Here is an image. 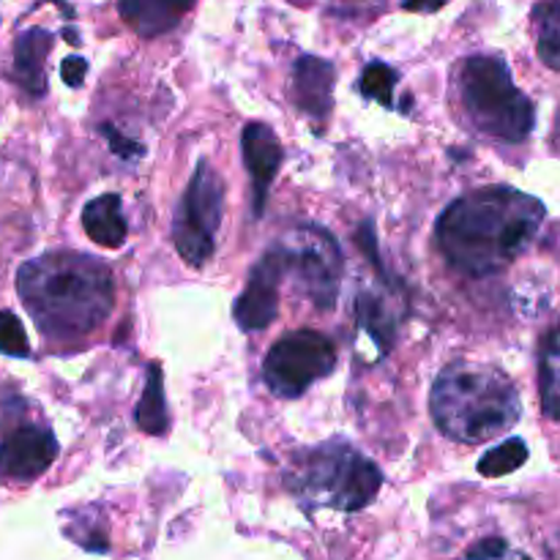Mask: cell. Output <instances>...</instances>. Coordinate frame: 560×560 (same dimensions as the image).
<instances>
[{
  "label": "cell",
  "mask_w": 560,
  "mask_h": 560,
  "mask_svg": "<svg viewBox=\"0 0 560 560\" xmlns=\"http://www.w3.org/2000/svg\"><path fill=\"white\" fill-rule=\"evenodd\" d=\"M539 394L541 410L560 421V326L552 328L541 342L539 353Z\"/></svg>",
  "instance_id": "obj_17"
},
{
  "label": "cell",
  "mask_w": 560,
  "mask_h": 560,
  "mask_svg": "<svg viewBox=\"0 0 560 560\" xmlns=\"http://www.w3.org/2000/svg\"><path fill=\"white\" fill-rule=\"evenodd\" d=\"M284 273H288V260H284L282 246L277 244L257 260L244 293L235 301L233 315L244 331H262V328H268L277 320L279 284H282Z\"/></svg>",
  "instance_id": "obj_9"
},
{
  "label": "cell",
  "mask_w": 560,
  "mask_h": 560,
  "mask_svg": "<svg viewBox=\"0 0 560 560\" xmlns=\"http://www.w3.org/2000/svg\"><path fill=\"white\" fill-rule=\"evenodd\" d=\"M432 419L459 443H485L520 421L523 405L506 372L485 364H452L432 386Z\"/></svg>",
  "instance_id": "obj_3"
},
{
  "label": "cell",
  "mask_w": 560,
  "mask_h": 560,
  "mask_svg": "<svg viewBox=\"0 0 560 560\" xmlns=\"http://www.w3.org/2000/svg\"><path fill=\"white\" fill-rule=\"evenodd\" d=\"M224 213V180L211 164L197 162L173 222V241L186 266H206L217 249Z\"/></svg>",
  "instance_id": "obj_6"
},
{
  "label": "cell",
  "mask_w": 560,
  "mask_h": 560,
  "mask_svg": "<svg viewBox=\"0 0 560 560\" xmlns=\"http://www.w3.org/2000/svg\"><path fill=\"white\" fill-rule=\"evenodd\" d=\"M399 82V71L392 69L383 60H372L364 71H361L359 88L366 98H375L377 104L392 109L394 107V88Z\"/></svg>",
  "instance_id": "obj_21"
},
{
  "label": "cell",
  "mask_w": 560,
  "mask_h": 560,
  "mask_svg": "<svg viewBox=\"0 0 560 560\" xmlns=\"http://www.w3.org/2000/svg\"><path fill=\"white\" fill-rule=\"evenodd\" d=\"M545 206L512 186H485L459 197L438 219V249L465 277H492L512 266L545 224Z\"/></svg>",
  "instance_id": "obj_1"
},
{
  "label": "cell",
  "mask_w": 560,
  "mask_h": 560,
  "mask_svg": "<svg viewBox=\"0 0 560 560\" xmlns=\"http://www.w3.org/2000/svg\"><path fill=\"white\" fill-rule=\"evenodd\" d=\"M337 366V348L320 331H293L266 355L262 377L277 397L295 399Z\"/></svg>",
  "instance_id": "obj_8"
},
{
  "label": "cell",
  "mask_w": 560,
  "mask_h": 560,
  "mask_svg": "<svg viewBox=\"0 0 560 560\" xmlns=\"http://www.w3.org/2000/svg\"><path fill=\"white\" fill-rule=\"evenodd\" d=\"M195 3L197 0H118V11L131 31L153 38L178 27Z\"/></svg>",
  "instance_id": "obj_13"
},
{
  "label": "cell",
  "mask_w": 560,
  "mask_h": 560,
  "mask_svg": "<svg viewBox=\"0 0 560 560\" xmlns=\"http://www.w3.org/2000/svg\"><path fill=\"white\" fill-rule=\"evenodd\" d=\"M82 228L91 235L93 244L104 249H120L129 235V224L124 219V206L118 195H102L82 208Z\"/></svg>",
  "instance_id": "obj_15"
},
{
  "label": "cell",
  "mask_w": 560,
  "mask_h": 560,
  "mask_svg": "<svg viewBox=\"0 0 560 560\" xmlns=\"http://www.w3.org/2000/svg\"><path fill=\"white\" fill-rule=\"evenodd\" d=\"M525 459H528V446L520 438H509L506 443H501V446H495L481 457L479 474L487 476V479H501V476L523 468Z\"/></svg>",
  "instance_id": "obj_20"
},
{
  "label": "cell",
  "mask_w": 560,
  "mask_h": 560,
  "mask_svg": "<svg viewBox=\"0 0 560 560\" xmlns=\"http://www.w3.org/2000/svg\"><path fill=\"white\" fill-rule=\"evenodd\" d=\"M359 326L361 331L370 334L372 342L377 345L381 353H388L394 345V331H397V320H394L392 310L386 301L375 293L359 295Z\"/></svg>",
  "instance_id": "obj_18"
},
{
  "label": "cell",
  "mask_w": 560,
  "mask_h": 560,
  "mask_svg": "<svg viewBox=\"0 0 560 560\" xmlns=\"http://www.w3.org/2000/svg\"><path fill=\"white\" fill-rule=\"evenodd\" d=\"M0 353L14 355V359H25L31 353L25 328L11 312H0Z\"/></svg>",
  "instance_id": "obj_22"
},
{
  "label": "cell",
  "mask_w": 560,
  "mask_h": 560,
  "mask_svg": "<svg viewBox=\"0 0 560 560\" xmlns=\"http://www.w3.org/2000/svg\"><path fill=\"white\" fill-rule=\"evenodd\" d=\"M452 3V0H405V11H416V14H432V11H441L443 5Z\"/></svg>",
  "instance_id": "obj_26"
},
{
  "label": "cell",
  "mask_w": 560,
  "mask_h": 560,
  "mask_svg": "<svg viewBox=\"0 0 560 560\" xmlns=\"http://www.w3.org/2000/svg\"><path fill=\"white\" fill-rule=\"evenodd\" d=\"M60 446L47 427L25 424L0 443V479L33 481L47 474Z\"/></svg>",
  "instance_id": "obj_10"
},
{
  "label": "cell",
  "mask_w": 560,
  "mask_h": 560,
  "mask_svg": "<svg viewBox=\"0 0 560 560\" xmlns=\"http://www.w3.org/2000/svg\"><path fill=\"white\" fill-rule=\"evenodd\" d=\"M536 33L539 58L550 69L560 71V0H547L536 9Z\"/></svg>",
  "instance_id": "obj_19"
},
{
  "label": "cell",
  "mask_w": 560,
  "mask_h": 560,
  "mask_svg": "<svg viewBox=\"0 0 560 560\" xmlns=\"http://www.w3.org/2000/svg\"><path fill=\"white\" fill-rule=\"evenodd\" d=\"M60 74H63V82L69 88H80L82 80L88 74V60L85 58H66L63 66H60Z\"/></svg>",
  "instance_id": "obj_25"
},
{
  "label": "cell",
  "mask_w": 560,
  "mask_h": 560,
  "mask_svg": "<svg viewBox=\"0 0 560 560\" xmlns=\"http://www.w3.org/2000/svg\"><path fill=\"white\" fill-rule=\"evenodd\" d=\"M241 145H244V164L249 170L252 178V195H255V217H262L266 211L268 191H271L273 178H277L279 167H282V142L266 124H249L241 135Z\"/></svg>",
  "instance_id": "obj_11"
},
{
  "label": "cell",
  "mask_w": 560,
  "mask_h": 560,
  "mask_svg": "<svg viewBox=\"0 0 560 560\" xmlns=\"http://www.w3.org/2000/svg\"><path fill=\"white\" fill-rule=\"evenodd\" d=\"M102 131H104V137H107L109 145H113V151L118 153V156H124V159H140L142 156L140 142L124 140V137H120L118 131L113 129V126H102Z\"/></svg>",
  "instance_id": "obj_23"
},
{
  "label": "cell",
  "mask_w": 560,
  "mask_h": 560,
  "mask_svg": "<svg viewBox=\"0 0 560 560\" xmlns=\"http://www.w3.org/2000/svg\"><path fill=\"white\" fill-rule=\"evenodd\" d=\"M334 82H337V71H334L331 60H323L317 55H304L299 58L293 71V96L301 113L315 124H323L331 113L334 104Z\"/></svg>",
  "instance_id": "obj_12"
},
{
  "label": "cell",
  "mask_w": 560,
  "mask_h": 560,
  "mask_svg": "<svg viewBox=\"0 0 560 560\" xmlns=\"http://www.w3.org/2000/svg\"><path fill=\"white\" fill-rule=\"evenodd\" d=\"M506 552L509 547L503 539H485L468 552V560H501Z\"/></svg>",
  "instance_id": "obj_24"
},
{
  "label": "cell",
  "mask_w": 560,
  "mask_h": 560,
  "mask_svg": "<svg viewBox=\"0 0 560 560\" xmlns=\"http://www.w3.org/2000/svg\"><path fill=\"white\" fill-rule=\"evenodd\" d=\"M459 98L476 129L503 142H523L536 124L534 102L514 85L506 60L474 55L459 69Z\"/></svg>",
  "instance_id": "obj_5"
},
{
  "label": "cell",
  "mask_w": 560,
  "mask_h": 560,
  "mask_svg": "<svg viewBox=\"0 0 560 560\" xmlns=\"http://www.w3.org/2000/svg\"><path fill=\"white\" fill-rule=\"evenodd\" d=\"M16 290L38 331L58 342L96 331L115 301L113 271L80 252H49L25 262L16 273Z\"/></svg>",
  "instance_id": "obj_2"
},
{
  "label": "cell",
  "mask_w": 560,
  "mask_h": 560,
  "mask_svg": "<svg viewBox=\"0 0 560 560\" xmlns=\"http://www.w3.org/2000/svg\"><path fill=\"white\" fill-rule=\"evenodd\" d=\"M52 49V33L44 27H31L20 33L14 44V80L25 88L31 96H44L47 91V74L44 60Z\"/></svg>",
  "instance_id": "obj_14"
},
{
  "label": "cell",
  "mask_w": 560,
  "mask_h": 560,
  "mask_svg": "<svg viewBox=\"0 0 560 560\" xmlns=\"http://www.w3.org/2000/svg\"><path fill=\"white\" fill-rule=\"evenodd\" d=\"M279 246L301 293L320 310H334L345 271L337 238L317 224H301L284 235Z\"/></svg>",
  "instance_id": "obj_7"
},
{
  "label": "cell",
  "mask_w": 560,
  "mask_h": 560,
  "mask_svg": "<svg viewBox=\"0 0 560 560\" xmlns=\"http://www.w3.org/2000/svg\"><path fill=\"white\" fill-rule=\"evenodd\" d=\"M137 427L148 435H164L170 430V413H167V399H164V381H162V366L151 364L145 375V392H142L140 405L135 413Z\"/></svg>",
  "instance_id": "obj_16"
},
{
  "label": "cell",
  "mask_w": 560,
  "mask_h": 560,
  "mask_svg": "<svg viewBox=\"0 0 560 560\" xmlns=\"http://www.w3.org/2000/svg\"><path fill=\"white\" fill-rule=\"evenodd\" d=\"M290 487L306 506L361 512L381 492L383 474L353 446L334 441L299 454Z\"/></svg>",
  "instance_id": "obj_4"
}]
</instances>
